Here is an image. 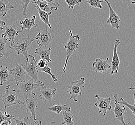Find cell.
<instances>
[{
    "label": "cell",
    "mask_w": 135,
    "mask_h": 125,
    "mask_svg": "<svg viewBox=\"0 0 135 125\" xmlns=\"http://www.w3.org/2000/svg\"><path fill=\"white\" fill-rule=\"evenodd\" d=\"M13 81H15L16 84L26 80L27 78V73L21 65L16 64L15 68L10 71Z\"/></svg>",
    "instance_id": "30bf717a"
},
{
    "label": "cell",
    "mask_w": 135,
    "mask_h": 125,
    "mask_svg": "<svg viewBox=\"0 0 135 125\" xmlns=\"http://www.w3.org/2000/svg\"><path fill=\"white\" fill-rule=\"evenodd\" d=\"M109 58L106 59L97 58L92 65V70L96 73H106L109 69L111 68V65L108 63Z\"/></svg>",
    "instance_id": "4fadbf2b"
},
{
    "label": "cell",
    "mask_w": 135,
    "mask_h": 125,
    "mask_svg": "<svg viewBox=\"0 0 135 125\" xmlns=\"http://www.w3.org/2000/svg\"><path fill=\"white\" fill-rule=\"evenodd\" d=\"M25 99L26 100L23 102L24 108L22 111L26 110L27 114L30 112L31 114V117L34 121H37L38 119L36 118V110L38 108V101L40 99V96L33 92Z\"/></svg>",
    "instance_id": "277c9868"
},
{
    "label": "cell",
    "mask_w": 135,
    "mask_h": 125,
    "mask_svg": "<svg viewBox=\"0 0 135 125\" xmlns=\"http://www.w3.org/2000/svg\"><path fill=\"white\" fill-rule=\"evenodd\" d=\"M28 60L26 61V64H21L22 67L24 68L27 75L33 79V80L36 82L38 81V72L37 69L38 65L37 64V61L35 57L32 55H30L28 56Z\"/></svg>",
    "instance_id": "52a82bcc"
},
{
    "label": "cell",
    "mask_w": 135,
    "mask_h": 125,
    "mask_svg": "<svg viewBox=\"0 0 135 125\" xmlns=\"http://www.w3.org/2000/svg\"><path fill=\"white\" fill-rule=\"evenodd\" d=\"M36 16L35 15H33L31 19H28L27 16H25V19L24 20H21L20 22V24L21 26L20 27L21 28V30L19 31L20 32H22L24 30H30L32 27H37V24L35 23Z\"/></svg>",
    "instance_id": "ac0fdd59"
},
{
    "label": "cell",
    "mask_w": 135,
    "mask_h": 125,
    "mask_svg": "<svg viewBox=\"0 0 135 125\" xmlns=\"http://www.w3.org/2000/svg\"><path fill=\"white\" fill-rule=\"evenodd\" d=\"M13 8V6L7 0H0V17L6 16L8 11Z\"/></svg>",
    "instance_id": "ffe728a7"
},
{
    "label": "cell",
    "mask_w": 135,
    "mask_h": 125,
    "mask_svg": "<svg viewBox=\"0 0 135 125\" xmlns=\"http://www.w3.org/2000/svg\"><path fill=\"white\" fill-rule=\"evenodd\" d=\"M2 109H0V124L7 120L13 119L14 117L12 114L10 113L7 114L6 111H4V113Z\"/></svg>",
    "instance_id": "83f0119b"
},
{
    "label": "cell",
    "mask_w": 135,
    "mask_h": 125,
    "mask_svg": "<svg viewBox=\"0 0 135 125\" xmlns=\"http://www.w3.org/2000/svg\"><path fill=\"white\" fill-rule=\"evenodd\" d=\"M132 4H135V0H130Z\"/></svg>",
    "instance_id": "ab89813d"
},
{
    "label": "cell",
    "mask_w": 135,
    "mask_h": 125,
    "mask_svg": "<svg viewBox=\"0 0 135 125\" xmlns=\"http://www.w3.org/2000/svg\"><path fill=\"white\" fill-rule=\"evenodd\" d=\"M57 89L55 88L51 89L50 87L43 86L40 90V98L44 102L45 104H48L49 106H54L56 104V102L53 100V97L56 93Z\"/></svg>",
    "instance_id": "ba28073f"
},
{
    "label": "cell",
    "mask_w": 135,
    "mask_h": 125,
    "mask_svg": "<svg viewBox=\"0 0 135 125\" xmlns=\"http://www.w3.org/2000/svg\"><path fill=\"white\" fill-rule=\"evenodd\" d=\"M35 40V39L31 38L28 36L26 38H22L18 41L16 40L14 42H11V45L9 47L16 52L18 55H23L26 58V61H27L28 60L27 55L28 50L30 48L32 42Z\"/></svg>",
    "instance_id": "6da1fadb"
},
{
    "label": "cell",
    "mask_w": 135,
    "mask_h": 125,
    "mask_svg": "<svg viewBox=\"0 0 135 125\" xmlns=\"http://www.w3.org/2000/svg\"><path fill=\"white\" fill-rule=\"evenodd\" d=\"M120 44V41L119 40H116L114 42V49H113V56L112 58V71L111 72V75H113L114 74L118 73V68L120 65V59L119 56L117 54V48Z\"/></svg>",
    "instance_id": "9a60e30c"
},
{
    "label": "cell",
    "mask_w": 135,
    "mask_h": 125,
    "mask_svg": "<svg viewBox=\"0 0 135 125\" xmlns=\"http://www.w3.org/2000/svg\"><path fill=\"white\" fill-rule=\"evenodd\" d=\"M32 0H21V2H19V3H21L22 7L23 8V11L22 12L23 15L25 16H27V10L28 4Z\"/></svg>",
    "instance_id": "1f68e13d"
},
{
    "label": "cell",
    "mask_w": 135,
    "mask_h": 125,
    "mask_svg": "<svg viewBox=\"0 0 135 125\" xmlns=\"http://www.w3.org/2000/svg\"><path fill=\"white\" fill-rule=\"evenodd\" d=\"M11 120L12 119L6 120L4 122H3L2 123H1L0 125H11V123H12Z\"/></svg>",
    "instance_id": "e575fe53"
},
{
    "label": "cell",
    "mask_w": 135,
    "mask_h": 125,
    "mask_svg": "<svg viewBox=\"0 0 135 125\" xmlns=\"http://www.w3.org/2000/svg\"><path fill=\"white\" fill-rule=\"evenodd\" d=\"M16 86L18 87L17 93H21L24 95L25 98H26L33 93L34 90L39 87L44 86V84L43 82L40 80L35 83L33 79H31L16 84Z\"/></svg>",
    "instance_id": "3957f363"
},
{
    "label": "cell",
    "mask_w": 135,
    "mask_h": 125,
    "mask_svg": "<svg viewBox=\"0 0 135 125\" xmlns=\"http://www.w3.org/2000/svg\"><path fill=\"white\" fill-rule=\"evenodd\" d=\"M103 2V0H86V3L89 4L90 7L93 8H97L102 9L103 6L101 3Z\"/></svg>",
    "instance_id": "4316f807"
},
{
    "label": "cell",
    "mask_w": 135,
    "mask_h": 125,
    "mask_svg": "<svg viewBox=\"0 0 135 125\" xmlns=\"http://www.w3.org/2000/svg\"><path fill=\"white\" fill-rule=\"evenodd\" d=\"M49 125H57V124H56V122H55L51 121V123H50V124Z\"/></svg>",
    "instance_id": "f35d334b"
},
{
    "label": "cell",
    "mask_w": 135,
    "mask_h": 125,
    "mask_svg": "<svg viewBox=\"0 0 135 125\" xmlns=\"http://www.w3.org/2000/svg\"><path fill=\"white\" fill-rule=\"evenodd\" d=\"M70 33V38L69 41H68L67 44L65 46V49H66V58L65 60V65L63 68V71L65 73V69L66 68V66L68 65V61L70 57L73 54L76 52V50L78 49V42L80 40V38L78 35H73L72 30H69Z\"/></svg>",
    "instance_id": "5b68a950"
},
{
    "label": "cell",
    "mask_w": 135,
    "mask_h": 125,
    "mask_svg": "<svg viewBox=\"0 0 135 125\" xmlns=\"http://www.w3.org/2000/svg\"><path fill=\"white\" fill-rule=\"evenodd\" d=\"M49 111L53 112L59 114L62 111L70 112L71 108L68 105L66 104H56L54 106H52L48 109Z\"/></svg>",
    "instance_id": "7402d4cb"
},
{
    "label": "cell",
    "mask_w": 135,
    "mask_h": 125,
    "mask_svg": "<svg viewBox=\"0 0 135 125\" xmlns=\"http://www.w3.org/2000/svg\"><path fill=\"white\" fill-rule=\"evenodd\" d=\"M62 118L64 121L62 125H74L73 121V115L70 112L64 111L62 112Z\"/></svg>",
    "instance_id": "cb8c5ba5"
},
{
    "label": "cell",
    "mask_w": 135,
    "mask_h": 125,
    "mask_svg": "<svg viewBox=\"0 0 135 125\" xmlns=\"http://www.w3.org/2000/svg\"><path fill=\"white\" fill-rule=\"evenodd\" d=\"M126 125H130V123L129 122L127 124H126Z\"/></svg>",
    "instance_id": "b9f144b4"
},
{
    "label": "cell",
    "mask_w": 135,
    "mask_h": 125,
    "mask_svg": "<svg viewBox=\"0 0 135 125\" xmlns=\"http://www.w3.org/2000/svg\"><path fill=\"white\" fill-rule=\"evenodd\" d=\"M85 81V78L82 77L76 81L71 82V84L68 86V93H69L70 94V99L71 100H73L75 102L78 101L77 98L78 95H81L82 94Z\"/></svg>",
    "instance_id": "8992f818"
},
{
    "label": "cell",
    "mask_w": 135,
    "mask_h": 125,
    "mask_svg": "<svg viewBox=\"0 0 135 125\" xmlns=\"http://www.w3.org/2000/svg\"><path fill=\"white\" fill-rule=\"evenodd\" d=\"M65 2L68 6V9L71 8L72 10H74V7L76 5L80 6L81 0H65Z\"/></svg>",
    "instance_id": "4dcf8cb0"
},
{
    "label": "cell",
    "mask_w": 135,
    "mask_h": 125,
    "mask_svg": "<svg viewBox=\"0 0 135 125\" xmlns=\"http://www.w3.org/2000/svg\"><path fill=\"white\" fill-rule=\"evenodd\" d=\"M38 12V14H39L40 17L41 18V20L43 21L45 24L48 26L50 29H52V27H51V25L50 24V22H49V16L51 14V12L50 13H46L44 11H42L40 8L38 7L37 5H36L35 6Z\"/></svg>",
    "instance_id": "44dd1931"
},
{
    "label": "cell",
    "mask_w": 135,
    "mask_h": 125,
    "mask_svg": "<svg viewBox=\"0 0 135 125\" xmlns=\"http://www.w3.org/2000/svg\"><path fill=\"white\" fill-rule=\"evenodd\" d=\"M17 92L11 88V85L6 86L5 93L2 96V101L4 105V111H6L7 107L13 106L16 104H23V102L18 98Z\"/></svg>",
    "instance_id": "7a4b0ae2"
},
{
    "label": "cell",
    "mask_w": 135,
    "mask_h": 125,
    "mask_svg": "<svg viewBox=\"0 0 135 125\" xmlns=\"http://www.w3.org/2000/svg\"><path fill=\"white\" fill-rule=\"evenodd\" d=\"M6 42L4 38H0V58L5 55L6 51Z\"/></svg>",
    "instance_id": "f1b7e54d"
},
{
    "label": "cell",
    "mask_w": 135,
    "mask_h": 125,
    "mask_svg": "<svg viewBox=\"0 0 135 125\" xmlns=\"http://www.w3.org/2000/svg\"><path fill=\"white\" fill-rule=\"evenodd\" d=\"M6 81H13L12 75L7 66L0 65V87L3 86Z\"/></svg>",
    "instance_id": "e0dca14e"
},
{
    "label": "cell",
    "mask_w": 135,
    "mask_h": 125,
    "mask_svg": "<svg viewBox=\"0 0 135 125\" xmlns=\"http://www.w3.org/2000/svg\"><path fill=\"white\" fill-rule=\"evenodd\" d=\"M51 50V48L47 49H42L40 48L36 49L34 53L38 55L40 59H43L47 61L48 62H51L52 61L50 58Z\"/></svg>",
    "instance_id": "d6986e66"
},
{
    "label": "cell",
    "mask_w": 135,
    "mask_h": 125,
    "mask_svg": "<svg viewBox=\"0 0 135 125\" xmlns=\"http://www.w3.org/2000/svg\"><path fill=\"white\" fill-rule=\"evenodd\" d=\"M47 27L48 26H46V29L40 32L35 37V39L40 48L43 46L46 48L51 42L54 38V37L48 31Z\"/></svg>",
    "instance_id": "7c38bea8"
},
{
    "label": "cell",
    "mask_w": 135,
    "mask_h": 125,
    "mask_svg": "<svg viewBox=\"0 0 135 125\" xmlns=\"http://www.w3.org/2000/svg\"><path fill=\"white\" fill-rule=\"evenodd\" d=\"M108 5V7L110 11V15L106 23L108 24H110L112 26V28L113 29H119V23L120 22V18L119 16L117 15L115 11H114L113 7H112L110 3L107 0H103Z\"/></svg>",
    "instance_id": "5bb4252c"
},
{
    "label": "cell",
    "mask_w": 135,
    "mask_h": 125,
    "mask_svg": "<svg viewBox=\"0 0 135 125\" xmlns=\"http://www.w3.org/2000/svg\"><path fill=\"white\" fill-rule=\"evenodd\" d=\"M120 103H121L122 104L124 105V106H127V107L131 110V111L132 112L133 114L135 116V106H133L132 105H131L128 103H127L126 101H124V100L122 98H120Z\"/></svg>",
    "instance_id": "d6a6232c"
},
{
    "label": "cell",
    "mask_w": 135,
    "mask_h": 125,
    "mask_svg": "<svg viewBox=\"0 0 135 125\" xmlns=\"http://www.w3.org/2000/svg\"><path fill=\"white\" fill-rule=\"evenodd\" d=\"M41 1H45L48 3L49 6L51 7L52 10L54 9L57 10L59 7V0H40Z\"/></svg>",
    "instance_id": "f546056e"
},
{
    "label": "cell",
    "mask_w": 135,
    "mask_h": 125,
    "mask_svg": "<svg viewBox=\"0 0 135 125\" xmlns=\"http://www.w3.org/2000/svg\"><path fill=\"white\" fill-rule=\"evenodd\" d=\"M37 64L38 65V68H43L44 67H45V66L46 65V63L45 60H43V59H40Z\"/></svg>",
    "instance_id": "836d02e7"
},
{
    "label": "cell",
    "mask_w": 135,
    "mask_h": 125,
    "mask_svg": "<svg viewBox=\"0 0 135 125\" xmlns=\"http://www.w3.org/2000/svg\"><path fill=\"white\" fill-rule=\"evenodd\" d=\"M1 25H3V26H5L6 25V23L4 22V21H3V20H2L1 19H0V30H4V28L1 27Z\"/></svg>",
    "instance_id": "d590c367"
},
{
    "label": "cell",
    "mask_w": 135,
    "mask_h": 125,
    "mask_svg": "<svg viewBox=\"0 0 135 125\" xmlns=\"http://www.w3.org/2000/svg\"><path fill=\"white\" fill-rule=\"evenodd\" d=\"M95 97L97 99V101L94 103L95 106L97 107L99 113L100 114L103 113V116L105 117L107 111L112 110V106L111 105L112 98L100 97L98 94H95Z\"/></svg>",
    "instance_id": "9c48e42d"
},
{
    "label": "cell",
    "mask_w": 135,
    "mask_h": 125,
    "mask_svg": "<svg viewBox=\"0 0 135 125\" xmlns=\"http://www.w3.org/2000/svg\"><path fill=\"white\" fill-rule=\"evenodd\" d=\"M5 32L2 34V38H4L6 41L14 42L16 40L15 38L18 35L19 31H18L16 25H9L4 28Z\"/></svg>",
    "instance_id": "2e32d148"
},
{
    "label": "cell",
    "mask_w": 135,
    "mask_h": 125,
    "mask_svg": "<svg viewBox=\"0 0 135 125\" xmlns=\"http://www.w3.org/2000/svg\"><path fill=\"white\" fill-rule=\"evenodd\" d=\"M114 105L115 107L113 111L116 119L119 121L122 125H126L124 121L125 112L126 111V108L124 105L118 102L117 100V94H114Z\"/></svg>",
    "instance_id": "8fae6325"
},
{
    "label": "cell",
    "mask_w": 135,
    "mask_h": 125,
    "mask_svg": "<svg viewBox=\"0 0 135 125\" xmlns=\"http://www.w3.org/2000/svg\"><path fill=\"white\" fill-rule=\"evenodd\" d=\"M13 119L15 120L16 125H30L32 121H34L32 117H27L25 116L23 119H19V118H16L14 117Z\"/></svg>",
    "instance_id": "d4e9b609"
},
{
    "label": "cell",
    "mask_w": 135,
    "mask_h": 125,
    "mask_svg": "<svg viewBox=\"0 0 135 125\" xmlns=\"http://www.w3.org/2000/svg\"><path fill=\"white\" fill-rule=\"evenodd\" d=\"M134 101H135V103H134V104H133V106H135V93H134Z\"/></svg>",
    "instance_id": "60d3db41"
},
{
    "label": "cell",
    "mask_w": 135,
    "mask_h": 125,
    "mask_svg": "<svg viewBox=\"0 0 135 125\" xmlns=\"http://www.w3.org/2000/svg\"><path fill=\"white\" fill-rule=\"evenodd\" d=\"M31 3L37 5L42 11L46 13H50L52 11L51 7L45 1H41L40 0H32Z\"/></svg>",
    "instance_id": "603a6c76"
},
{
    "label": "cell",
    "mask_w": 135,
    "mask_h": 125,
    "mask_svg": "<svg viewBox=\"0 0 135 125\" xmlns=\"http://www.w3.org/2000/svg\"><path fill=\"white\" fill-rule=\"evenodd\" d=\"M128 89L132 90H135V84L132 85L130 87L128 88Z\"/></svg>",
    "instance_id": "74e56055"
},
{
    "label": "cell",
    "mask_w": 135,
    "mask_h": 125,
    "mask_svg": "<svg viewBox=\"0 0 135 125\" xmlns=\"http://www.w3.org/2000/svg\"><path fill=\"white\" fill-rule=\"evenodd\" d=\"M37 72H43L46 74H49V75H50L51 76V78L52 79V80H54V82H56L58 81V79L56 76H55V75L54 74L51 73V68L49 67L48 65L46 64V65L45 66V67H44L43 68H38L37 69Z\"/></svg>",
    "instance_id": "484cf974"
},
{
    "label": "cell",
    "mask_w": 135,
    "mask_h": 125,
    "mask_svg": "<svg viewBox=\"0 0 135 125\" xmlns=\"http://www.w3.org/2000/svg\"><path fill=\"white\" fill-rule=\"evenodd\" d=\"M34 125H42V122L40 120H37L34 121Z\"/></svg>",
    "instance_id": "8d00e7d4"
}]
</instances>
